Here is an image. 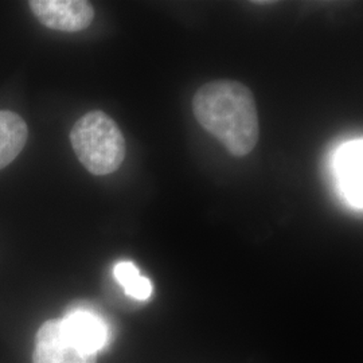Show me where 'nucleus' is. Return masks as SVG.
I'll use <instances>...</instances> for the list:
<instances>
[{
	"instance_id": "obj_1",
	"label": "nucleus",
	"mask_w": 363,
	"mask_h": 363,
	"mask_svg": "<svg viewBox=\"0 0 363 363\" xmlns=\"http://www.w3.org/2000/svg\"><path fill=\"white\" fill-rule=\"evenodd\" d=\"M196 121L233 156H247L259 143V120L253 93L233 79L211 81L193 99Z\"/></svg>"
},
{
	"instance_id": "obj_2",
	"label": "nucleus",
	"mask_w": 363,
	"mask_h": 363,
	"mask_svg": "<svg viewBox=\"0 0 363 363\" xmlns=\"http://www.w3.org/2000/svg\"><path fill=\"white\" fill-rule=\"evenodd\" d=\"M70 143L82 166L100 177L115 172L127 152L116 121L101 111L78 118L70 130Z\"/></svg>"
},
{
	"instance_id": "obj_3",
	"label": "nucleus",
	"mask_w": 363,
	"mask_h": 363,
	"mask_svg": "<svg viewBox=\"0 0 363 363\" xmlns=\"http://www.w3.org/2000/svg\"><path fill=\"white\" fill-rule=\"evenodd\" d=\"M28 6L43 26L65 33L85 30L94 18L91 3L85 0H31Z\"/></svg>"
},
{
	"instance_id": "obj_4",
	"label": "nucleus",
	"mask_w": 363,
	"mask_h": 363,
	"mask_svg": "<svg viewBox=\"0 0 363 363\" xmlns=\"http://www.w3.org/2000/svg\"><path fill=\"white\" fill-rule=\"evenodd\" d=\"M97 355L82 350L69 340L60 319H50L39 327L33 363H96Z\"/></svg>"
},
{
	"instance_id": "obj_5",
	"label": "nucleus",
	"mask_w": 363,
	"mask_h": 363,
	"mask_svg": "<svg viewBox=\"0 0 363 363\" xmlns=\"http://www.w3.org/2000/svg\"><path fill=\"white\" fill-rule=\"evenodd\" d=\"M60 320L67 339L82 350L97 355L109 343L111 330L96 312L76 308Z\"/></svg>"
},
{
	"instance_id": "obj_6",
	"label": "nucleus",
	"mask_w": 363,
	"mask_h": 363,
	"mask_svg": "<svg viewBox=\"0 0 363 363\" xmlns=\"http://www.w3.org/2000/svg\"><path fill=\"white\" fill-rule=\"evenodd\" d=\"M362 139L343 144L337 151V166L339 186L354 208H362Z\"/></svg>"
},
{
	"instance_id": "obj_7",
	"label": "nucleus",
	"mask_w": 363,
	"mask_h": 363,
	"mask_svg": "<svg viewBox=\"0 0 363 363\" xmlns=\"http://www.w3.org/2000/svg\"><path fill=\"white\" fill-rule=\"evenodd\" d=\"M28 130L25 120L11 111H0V169L22 152Z\"/></svg>"
},
{
	"instance_id": "obj_8",
	"label": "nucleus",
	"mask_w": 363,
	"mask_h": 363,
	"mask_svg": "<svg viewBox=\"0 0 363 363\" xmlns=\"http://www.w3.org/2000/svg\"><path fill=\"white\" fill-rule=\"evenodd\" d=\"M113 274L116 277L120 286H123L124 292L136 300H148L152 295V283L144 277L135 267V264L124 261L118 262L113 269Z\"/></svg>"
}]
</instances>
